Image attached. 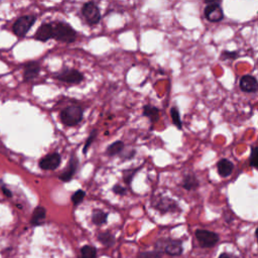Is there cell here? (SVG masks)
I'll use <instances>...</instances> for the list:
<instances>
[{
	"label": "cell",
	"mask_w": 258,
	"mask_h": 258,
	"mask_svg": "<svg viewBox=\"0 0 258 258\" xmlns=\"http://www.w3.org/2000/svg\"><path fill=\"white\" fill-rule=\"evenodd\" d=\"M171 116H172L173 123L180 129V130H182V129H183V122H182V119H181L180 111H179V109L177 107H173L171 109Z\"/></svg>",
	"instance_id": "cell-25"
},
{
	"label": "cell",
	"mask_w": 258,
	"mask_h": 258,
	"mask_svg": "<svg viewBox=\"0 0 258 258\" xmlns=\"http://www.w3.org/2000/svg\"><path fill=\"white\" fill-rule=\"evenodd\" d=\"M182 186L187 191H193V190H196L200 187V182H199V180H198V178L196 177L195 174L189 173L184 177L183 182H182Z\"/></svg>",
	"instance_id": "cell-16"
},
{
	"label": "cell",
	"mask_w": 258,
	"mask_h": 258,
	"mask_svg": "<svg viewBox=\"0 0 258 258\" xmlns=\"http://www.w3.org/2000/svg\"><path fill=\"white\" fill-rule=\"evenodd\" d=\"M240 56H239V53L238 52H229V51H224L222 54H221V59L222 60H236L238 59Z\"/></svg>",
	"instance_id": "cell-28"
},
{
	"label": "cell",
	"mask_w": 258,
	"mask_h": 258,
	"mask_svg": "<svg viewBox=\"0 0 258 258\" xmlns=\"http://www.w3.org/2000/svg\"><path fill=\"white\" fill-rule=\"evenodd\" d=\"M140 168H135V169H127L124 170L122 172V176H123V181L126 183V185L130 186L132 183V180L135 176V174L139 171Z\"/></svg>",
	"instance_id": "cell-23"
},
{
	"label": "cell",
	"mask_w": 258,
	"mask_h": 258,
	"mask_svg": "<svg viewBox=\"0 0 258 258\" xmlns=\"http://www.w3.org/2000/svg\"><path fill=\"white\" fill-rule=\"evenodd\" d=\"M151 206L161 214L175 213L181 211L179 204L175 200L161 195H156L152 197Z\"/></svg>",
	"instance_id": "cell-4"
},
{
	"label": "cell",
	"mask_w": 258,
	"mask_h": 258,
	"mask_svg": "<svg viewBox=\"0 0 258 258\" xmlns=\"http://www.w3.org/2000/svg\"><path fill=\"white\" fill-rule=\"evenodd\" d=\"M52 25L53 39L67 44H71L76 41L77 32L69 23L64 21H57L53 22Z\"/></svg>",
	"instance_id": "cell-1"
},
{
	"label": "cell",
	"mask_w": 258,
	"mask_h": 258,
	"mask_svg": "<svg viewBox=\"0 0 258 258\" xmlns=\"http://www.w3.org/2000/svg\"><path fill=\"white\" fill-rule=\"evenodd\" d=\"M78 167H79V160H78L77 156L75 154H71L70 159H69V165H68L66 171L63 172L59 176V179L62 182H64V183L70 182L74 178V176L76 175Z\"/></svg>",
	"instance_id": "cell-11"
},
{
	"label": "cell",
	"mask_w": 258,
	"mask_h": 258,
	"mask_svg": "<svg viewBox=\"0 0 258 258\" xmlns=\"http://www.w3.org/2000/svg\"><path fill=\"white\" fill-rule=\"evenodd\" d=\"M217 169H218V173L222 178H228L229 176H231V174L233 173L234 170V165L232 161H230L227 158H222L218 161L217 164Z\"/></svg>",
	"instance_id": "cell-15"
},
{
	"label": "cell",
	"mask_w": 258,
	"mask_h": 258,
	"mask_svg": "<svg viewBox=\"0 0 258 258\" xmlns=\"http://www.w3.org/2000/svg\"><path fill=\"white\" fill-rule=\"evenodd\" d=\"M256 159H257V146L253 145L251 147V152H250V157H249V164L252 168H256Z\"/></svg>",
	"instance_id": "cell-29"
},
{
	"label": "cell",
	"mask_w": 258,
	"mask_h": 258,
	"mask_svg": "<svg viewBox=\"0 0 258 258\" xmlns=\"http://www.w3.org/2000/svg\"><path fill=\"white\" fill-rule=\"evenodd\" d=\"M107 219H108V213H106L100 209H96L92 213V222L97 226H101L103 224H106Z\"/></svg>",
	"instance_id": "cell-19"
},
{
	"label": "cell",
	"mask_w": 258,
	"mask_h": 258,
	"mask_svg": "<svg viewBox=\"0 0 258 258\" xmlns=\"http://www.w3.org/2000/svg\"><path fill=\"white\" fill-rule=\"evenodd\" d=\"M83 108L79 105H72L66 107L64 110H62L60 114L62 123L68 127H73L81 123V121L83 120Z\"/></svg>",
	"instance_id": "cell-2"
},
{
	"label": "cell",
	"mask_w": 258,
	"mask_h": 258,
	"mask_svg": "<svg viewBox=\"0 0 258 258\" xmlns=\"http://www.w3.org/2000/svg\"><path fill=\"white\" fill-rule=\"evenodd\" d=\"M81 258H97V249L93 245H85L81 248Z\"/></svg>",
	"instance_id": "cell-22"
},
{
	"label": "cell",
	"mask_w": 258,
	"mask_h": 258,
	"mask_svg": "<svg viewBox=\"0 0 258 258\" xmlns=\"http://www.w3.org/2000/svg\"><path fill=\"white\" fill-rule=\"evenodd\" d=\"M137 258H163V253H160L156 250L145 251V252H140L137 255Z\"/></svg>",
	"instance_id": "cell-27"
},
{
	"label": "cell",
	"mask_w": 258,
	"mask_h": 258,
	"mask_svg": "<svg viewBox=\"0 0 258 258\" xmlns=\"http://www.w3.org/2000/svg\"><path fill=\"white\" fill-rule=\"evenodd\" d=\"M85 197H86L85 191H83V190H78V191H76V192L73 194V196L71 197V201H72L73 205H74L75 207H77V206H79V205L84 201Z\"/></svg>",
	"instance_id": "cell-24"
},
{
	"label": "cell",
	"mask_w": 258,
	"mask_h": 258,
	"mask_svg": "<svg viewBox=\"0 0 258 258\" xmlns=\"http://www.w3.org/2000/svg\"><path fill=\"white\" fill-rule=\"evenodd\" d=\"M37 21V17L35 15H24L19 17L13 24L12 30L14 32V35L22 38L24 37L28 30L31 28V26L35 24Z\"/></svg>",
	"instance_id": "cell-5"
},
{
	"label": "cell",
	"mask_w": 258,
	"mask_h": 258,
	"mask_svg": "<svg viewBox=\"0 0 258 258\" xmlns=\"http://www.w3.org/2000/svg\"><path fill=\"white\" fill-rule=\"evenodd\" d=\"M97 239L98 241L106 246V247H111L115 244V237L113 234H111L110 232H102L97 235Z\"/></svg>",
	"instance_id": "cell-21"
},
{
	"label": "cell",
	"mask_w": 258,
	"mask_h": 258,
	"mask_svg": "<svg viewBox=\"0 0 258 258\" xmlns=\"http://www.w3.org/2000/svg\"><path fill=\"white\" fill-rule=\"evenodd\" d=\"M112 191L116 194V195H119V196H124V195H126V193H127L126 188H124L123 186H120L119 184H116L113 187Z\"/></svg>",
	"instance_id": "cell-30"
},
{
	"label": "cell",
	"mask_w": 258,
	"mask_h": 258,
	"mask_svg": "<svg viewBox=\"0 0 258 258\" xmlns=\"http://www.w3.org/2000/svg\"><path fill=\"white\" fill-rule=\"evenodd\" d=\"M47 217V210L44 207H37L32 213L30 224L32 226H41L44 224Z\"/></svg>",
	"instance_id": "cell-17"
},
{
	"label": "cell",
	"mask_w": 258,
	"mask_h": 258,
	"mask_svg": "<svg viewBox=\"0 0 258 258\" xmlns=\"http://www.w3.org/2000/svg\"><path fill=\"white\" fill-rule=\"evenodd\" d=\"M143 116L149 118V120L152 124L156 123L159 120V109L154 106H151L149 104L144 105L143 106Z\"/></svg>",
	"instance_id": "cell-18"
},
{
	"label": "cell",
	"mask_w": 258,
	"mask_h": 258,
	"mask_svg": "<svg viewBox=\"0 0 258 258\" xmlns=\"http://www.w3.org/2000/svg\"><path fill=\"white\" fill-rule=\"evenodd\" d=\"M156 251L166 253L171 256H180L183 253V243L181 240H175L171 238H161L154 244Z\"/></svg>",
	"instance_id": "cell-3"
},
{
	"label": "cell",
	"mask_w": 258,
	"mask_h": 258,
	"mask_svg": "<svg viewBox=\"0 0 258 258\" xmlns=\"http://www.w3.org/2000/svg\"><path fill=\"white\" fill-rule=\"evenodd\" d=\"M136 151L134 149H132L131 151H127L125 153H121L120 154V157L123 159V160H127V159H131L132 157H134Z\"/></svg>",
	"instance_id": "cell-31"
},
{
	"label": "cell",
	"mask_w": 258,
	"mask_h": 258,
	"mask_svg": "<svg viewBox=\"0 0 258 258\" xmlns=\"http://www.w3.org/2000/svg\"><path fill=\"white\" fill-rule=\"evenodd\" d=\"M206 3H207V6L205 7V10H204L206 19L209 20L210 22H219V21L223 20L224 12H223V9H222L220 3L218 1H213V0L206 1Z\"/></svg>",
	"instance_id": "cell-9"
},
{
	"label": "cell",
	"mask_w": 258,
	"mask_h": 258,
	"mask_svg": "<svg viewBox=\"0 0 258 258\" xmlns=\"http://www.w3.org/2000/svg\"><path fill=\"white\" fill-rule=\"evenodd\" d=\"M124 142L123 141H120V140H117L113 143H111L107 148H106V151L105 153L108 155V156H115V155H118L120 153H122L123 149H124Z\"/></svg>",
	"instance_id": "cell-20"
},
{
	"label": "cell",
	"mask_w": 258,
	"mask_h": 258,
	"mask_svg": "<svg viewBox=\"0 0 258 258\" xmlns=\"http://www.w3.org/2000/svg\"><path fill=\"white\" fill-rule=\"evenodd\" d=\"M218 258H238V257L236 255L230 254V253H222Z\"/></svg>",
	"instance_id": "cell-32"
},
{
	"label": "cell",
	"mask_w": 258,
	"mask_h": 258,
	"mask_svg": "<svg viewBox=\"0 0 258 258\" xmlns=\"http://www.w3.org/2000/svg\"><path fill=\"white\" fill-rule=\"evenodd\" d=\"M35 38L43 43L53 39V25L52 23H43L37 30Z\"/></svg>",
	"instance_id": "cell-14"
},
{
	"label": "cell",
	"mask_w": 258,
	"mask_h": 258,
	"mask_svg": "<svg viewBox=\"0 0 258 258\" xmlns=\"http://www.w3.org/2000/svg\"><path fill=\"white\" fill-rule=\"evenodd\" d=\"M2 191H3V193L5 194V195H6L7 197H11V196H12V195H11V192H10L9 190H7L5 187L2 188Z\"/></svg>",
	"instance_id": "cell-33"
},
{
	"label": "cell",
	"mask_w": 258,
	"mask_h": 258,
	"mask_svg": "<svg viewBox=\"0 0 258 258\" xmlns=\"http://www.w3.org/2000/svg\"><path fill=\"white\" fill-rule=\"evenodd\" d=\"M239 87L245 93H255L258 90V83L255 77L245 75L240 79Z\"/></svg>",
	"instance_id": "cell-12"
},
{
	"label": "cell",
	"mask_w": 258,
	"mask_h": 258,
	"mask_svg": "<svg viewBox=\"0 0 258 258\" xmlns=\"http://www.w3.org/2000/svg\"><path fill=\"white\" fill-rule=\"evenodd\" d=\"M55 77L61 82L69 83V84H80L84 80L83 73L79 72L78 70L69 69V68H64L62 71L58 72L55 75Z\"/></svg>",
	"instance_id": "cell-7"
},
{
	"label": "cell",
	"mask_w": 258,
	"mask_h": 258,
	"mask_svg": "<svg viewBox=\"0 0 258 258\" xmlns=\"http://www.w3.org/2000/svg\"><path fill=\"white\" fill-rule=\"evenodd\" d=\"M41 71L40 64L37 62H29L24 64L23 78L25 81H31L36 79Z\"/></svg>",
	"instance_id": "cell-13"
},
{
	"label": "cell",
	"mask_w": 258,
	"mask_h": 258,
	"mask_svg": "<svg viewBox=\"0 0 258 258\" xmlns=\"http://www.w3.org/2000/svg\"><path fill=\"white\" fill-rule=\"evenodd\" d=\"M195 234L200 246L203 248L214 247L220 240L219 234L205 229H198Z\"/></svg>",
	"instance_id": "cell-8"
},
{
	"label": "cell",
	"mask_w": 258,
	"mask_h": 258,
	"mask_svg": "<svg viewBox=\"0 0 258 258\" xmlns=\"http://www.w3.org/2000/svg\"><path fill=\"white\" fill-rule=\"evenodd\" d=\"M97 135H98V131H97V129H92V131L90 132L85 144H84V147H83V153L86 155L87 154V151L88 149L90 148V146L92 145V143L96 140V137Z\"/></svg>",
	"instance_id": "cell-26"
},
{
	"label": "cell",
	"mask_w": 258,
	"mask_h": 258,
	"mask_svg": "<svg viewBox=\"0 0 258 258\" xmlns=\"http://www.w3.org/2000/svg\"><path fill=\"white\" fill-rule=\"evenodd\" d=\"M82 14L90 25L98 24L101 20L100 8L97 6V4L95 2H92V1L84 4V6L82 8Z\"/></svg>",
	"instance_id": "cell-6"
},
{
	"label": "cell",
	"mask_w": 258,
	"mask_h": 258,
	"mask_svg": "<svg viewBox=\"0 0 258 258\" xmlns=\"http://www.w3.org/2000/svg\"><path fill=\"white\" fill-rule=\"evenodd\" d=\"M62 163V156L58 152H53L40 160V168L44 171H55Z\"/></svg>",
	"instance_id": "cell-10"
}]
</instances>
